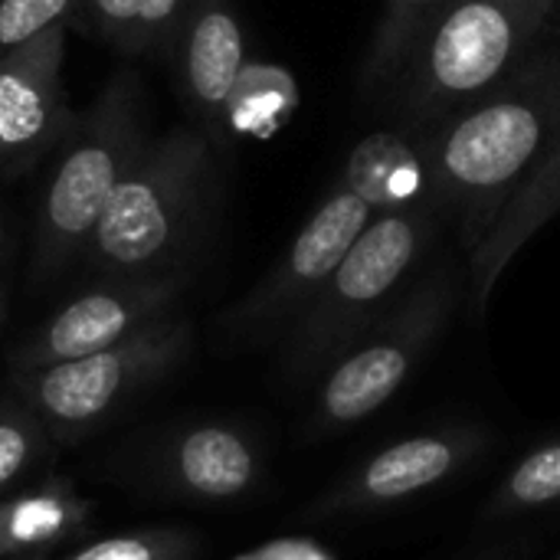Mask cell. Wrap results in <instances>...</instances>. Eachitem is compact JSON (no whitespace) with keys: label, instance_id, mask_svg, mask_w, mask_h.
<instances>
[{"label":"cell","instance_id":"4316f807","mask_svg":"<svg viewBox=\"0 0 560 560\" xmlns=\"http://www.w3.org/2000/svg\"><path fill=\"white\" fill-rule=\"evenodd\" d=\"M555 560H560V555H558V558H555Z\"/></svg>","mask_w":560,"mask_h":560},{"label":"cell","instance_id":"7402d4cb","mask_svg":"<svg viewBox=\"0 0 560 560\" xmlns=\"http://www.w3.org/2000/svg\"><path fill=\"white\" fill-rule=\"evenodd\" d=\"M200 535L190 528H135L85 545L66 560H194Z\"/></svg>","mask_w":560,"mask_h":560},{"label":"cell","instance_id":"d6986e66","mask_svg":"<svg viewBox=\"0 0 560 560\" xmlns=\"http://www.w3.org/2000/svg\"><path fill=\"white\" fill-rule=\"evenodd\" d=\"M450 0H387L374 43L368 49V66H364V89L368 92H384L390 89L417 43L427 36V30L440 20Z\"/></svg>","mask_w":560,"mask_h":560},{"label":"cell","instance_id":"ba28073f","mask_svg":"<svg viewBox=\"0 0 560 560\" xmlns=\"http://www.w3.org/2000/svg\"><path fill=\"white\" fill-rule=\"evenodd\" d=\"M495 450V430L482 423H440L404 440H394L361 459L348 476L325 489L308 518H351L374 515L436 492Z\"/></svg>","mask_w":560,"mask_h":560},{"label":"cell","instance_id":"277c9868","mask_svg":"<svg viewBox=\"0 0 560 560\" xmlns=\"http://www.w3.org/2000/svg\"><path fill=\"white\" fill-rule=\"evenodd\" d=\"M555 0H450L410 52L397 85V118L427 135L482 98L525 56Z\"/></svg>","mask_w":560,"mask_h":560},{"label":"cell","instance_id":"44dd1931","mask_svg":"<svg viewBox=\"0 0 560 560\" xmlns=\"http://www.w3.org/2000/svg\"><path fill=\"white\" fill-rule=\"evenodd\" d=\"M52 436L43 420L16 397H0V499L49 456Z\"/></svg>","mask_w":560,"mask_h":560},{"label":"cell","instance_id":"30bf717a","mask_svg":"<svg viewBox=\"0 0 560 560\" xmlns=\"http://www.w3.org/2000/svg\"><path fill=\"white\" fill-rule=\"evenodd\" d=\"M187 276L171 272V276H144V279H108L105 285L72 299L62 305L30 341H23L10 368L13 374L20 371H36L62 361H75L95 351H105L148 322L167 315L184 292Z\"/></svg>","mask_w":560,"mask_h":560},{"label":"cell","instance_id":"2e32d148","mask_svg":"<svg viewBox=\"0 0 560 560\" xmlns=\"http://www.w3.org/2000/svg\"><path fill=\"white\" fill-rule=\"evenodd\" d=\"M371 210L423 203V158L404 131H374L348 158L345 180Z\"/></svg>","mask_w":560,"mask_h":560},{"label":"cell","instance_id":"9a60e30c","mask_svg":"<svg viewBox=\"0 0 560 560\" xmlns=\"http://www.w3.org/2000/svg\"><path fill=\"white\" fill-rule=\"evenodd\" d=\"M92 515L95 505L62 476L0 499V560H46L59 545L79 538Z\"/></svg>","mask_w":560,"mask_h":560},{"label":"cell","instance_id":"ac0fdd59","mask_svg":"<svg viewBox=\"0 0 560 560\" xmlns=\"http://www.w3.org/2000/svg\"><path fill=\"white\" fill-rule=\"evenodd\" d=\"M299 108L295 75L276 62H246L236 75L226 108L223 128L236 138H272Z\"/></svg>","mask_w":560,"mask_h":560},{"label":"cell","instance_id":"8992f818","mask_svg":"<svg viewBox=\"0 0 560 560\" xmlns=\"http://www.w3.org/2000/svg\"><path fill=\"white\" fill-rule=\"evenodd\" d=\"M459 305L453 269L413 282L325 374L305 440L338 436L384 410L423 368Z\"/></svg>","mask_w":560,"mask_h":560},{"label":"cell","instance_id":"52a82bcc","mask_svg":"<svg viewBox=\"0 0 560 560\" xmlns=\"http://www.w3.org/2000/svg\"><path fill=\"white\" fill-rule=\"evenodd\" d=\"M190 322L167 312L105 351L13 374V394L43 420L52 443H79L131 397L167 377L190 354Z\"/></svg>","mask_w":560,"mask_h":560},{"label":"cell","instance_id":"cb8c5ba5","mask_svg":"<svg viewBox=\"0 0 560 560\" xmlns=\"http://www.w3.org/2000/svg\"><path fill=\"white\" fill-rule=\"evenodd\" d=\"M538 548H541V541H535V538H505L489 548H479L466 560H532Z\"/></svg>","mask_w":560,"mask_h":560},{"label":"cell","instance_id":"e0dca14e","mask_svg":"<svg viewBox=\"0 0 560 560\" xmlns=\"http://www.w3.org/2000/svg\"><path fill=\"white\" fill-rule=\"evenodd\" d=\"M190 0H82L75 23L121 52H161L177 43Z\"/></svg>","mask_w":560,"mask_h":560},{"label":"cell","instance_id":"484cf974","mask_svg":"<svg viewBox=\"0 0 560 560\" xmlns=\"http://www.w3.org/2000/svg\"><path fill=\"white\" fill-rule=\"evenodd\" d=\"M0 318H3V292H0Z\"/></svg>","mask_w":560,"mask_h":560},{"label":"cell","instance_id":"603a6c76","mask_svg":"<svg viewBox=\"0 0 560 560\" xmlns=\"http://www.w3.org/2000/svg\"><path fill=\"white\" fill-rule=\"evenodd\" d=\"M82 0H0V56L52 26H69Z\"/></svg>","mask_w":560,"mask_h":560},{"label":"cell","instance_id":"7a4b0ae2","mask_svg":"<svg viewBox=\"0 0 560 560\" xmlns=\"http://www.w3.org/2000/svg\"><path fill=\"white\" fill-rule=\"evenodd\" d=\"M210 184L207 131L177 125L148 141L92 230L89 266L105 279L184 272L207 223Z\"/></svg>","mask_w":560,"mask_h":560},{"label":"cell","instance_id":"5bb4252c","mask_svg":"<svg viewBox=\"0 0 560 560\" xmlns=\"http://www.w3.org/2000/svg\"><path fill=\"white\" fill-rule=\"evenodd\" d=\"M167 482L197 502H236L262 479L256 440L230 423H200L184 430L164 453Z\"/></svg>","mask_w":560,"mask_h":560},{"label":"cell","instance_id":"9c48e42d","mask_svg":"<svg viewBox=\"0 0 560 560\" xmlns=\"http://www.w3.org/2000/svg\"><path fill=\"white\" fill-rule=\"evenodd\" d=\"M371 217L374 210L341 184L299 230L272 272L226 312V338L233 345H262L289 331L364 233Z\"/></svg>","mask_w":560,"mask_h":560},{"label":"cell","instance_id":"5b68a950","mask_svg":"<svg viewBox=\"0 0 560 560\" xmlns=\"http://www.w3.org/2000/svg\"><path fill=\"white\" fill-rule=\"evenodd\" d=\"M148 148L141 89L131 72H115L79 118L39 203L33 279L59 276L92 240L98 217Z\"/></svg>","mask_w":560,"mask_h":560},{"label":"cell","instance_id":"8fae6325","mask_svg":"<svg viewBox=\"0 0 560 560\" xmlns=\"http://www.w3.org/2000/svg\"><path fill=\"white\" fill-rule=\"evenodd\" d=\"M66 26L0 56V171L33 161L59 131Z\"/></svg>","mask_w":560,"mask_h":560},{"label":"cell","instance_id":"7c38bea8","mask_svg":"<svg viewBox=\"0 0 560 560\" xmlns=\"http://www.w3.org/2000/svg\"><path fill=\"white\" fill-rule=\"evenodd\" d=\"M560 213V131L548 141V148L538 154V161L528 167V174L515 184L495 220L489 223L479 246L466 256L469 262V292H472V312L482 315L502 272L512 266V259L525 249L538 230H545Z\"/></svg>","mask_w":560,"mask_h":560},{"label":"cell","instance_id":"d4e9b609","mask_svg":"<svg viewBox=\"0 0 560 560\" xmlns=\"http://www.w3.org/2000/svg\"><path fill=\"white\" fill-rule=\"evenodd\" d=\"M0 243H3V210H0Z\"/></svg>","mask_w":560,"mask_h":560},{"label":"cell","instance_id":"4fadbf2b","mask_svg":"<svg viewBox=\"0 0 560 560\" xmlns=\"http://www.w3.org/2000/svg\"><path fill=\"white\" fill-rule=\"evenodd\" d=\"M180 79L194 115L223 128V108L246 66L243 26L230 0H190L180 26Z\"/></svg>","mask_w":560,"mask_h":560},{"label":"cell","instance_id":"ffe728a7","mask_svg":"<svg viewBox=\"0 0 560 560\" xmlns=\"http://www.w3.org/2000/svg\"><path fill=\"white\" fill-rule=\"evenodd\" d=\"M560 505V433L528 450L489 495L482 518L512 522L518 515Z\"/></svg>","mask_w":560,"mask_h":560},{"label":"cell","instance_id":"3957f363","mask_svg":"<svg viewBox=\"0 0 560 560\" xmlns=\"http://www.w3.org/2000/svg\"><path fill=\"white\" fill-rule=\"evenodd\" d=\"M433 236L436 213L427 203L384 210L371 220L289 328L282 377L295 387L318 381L404 295Z\"/></svg>","mask_w":560,"mask_h":560},{"label":"cell","instance_id":"6da1fadb","mask_svg":"<svg viewBox=\"0 0 560 560\" xmlns=\"http://www.w3.org/2000/svg\"><path fill=\"white\" fill-rule=\"evenodd\" d=\"M560 131V49L518 62L469 108L420 135L423 203L453 213L466 256Z\"/></svg>","mask_w":560,"mask_h":560}]
</instances>
